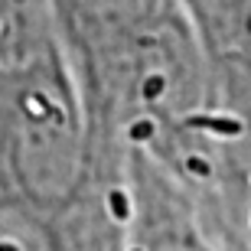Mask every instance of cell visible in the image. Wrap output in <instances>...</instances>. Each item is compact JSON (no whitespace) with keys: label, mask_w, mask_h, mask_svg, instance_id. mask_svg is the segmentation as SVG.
<instances>
[{"label":"cell","mask_w":251,"mask_h":251,"mask_svg":"<svg viewBox=\"0 0 251 251\" xmlns=\"http://www.w3.org/2000/svg\"><path fill=\"white\" fill-rule=\"evenodd\" d=\"M219 111L251 130V0H176Z\"/></svg>","instance_id":"obj_1"}]
</instances>
